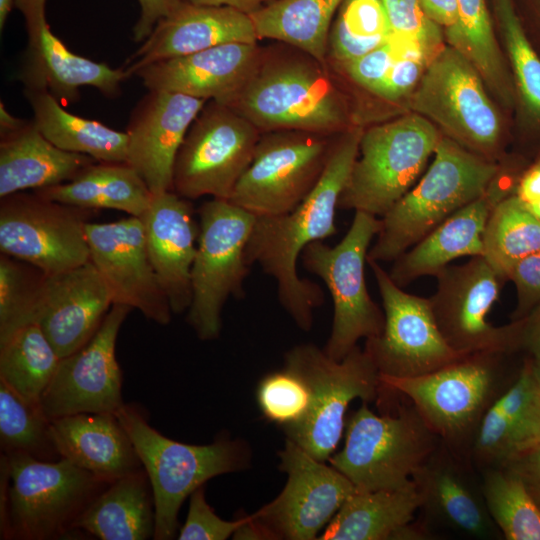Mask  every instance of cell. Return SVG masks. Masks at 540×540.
<instances>
[{
	"instance_id": "6da1fadb",
	"label": "cell",
	"mask_w": 540,
	"mask_h": 540,
	"mask_svg": "<svg viewBox=\"0 0 540 540\" xmlns=\"http://www.w3.org/2000/svg\"><path fill=\"white\" fill-rule=\"evenodd\" d=\"M364 128L351 126L333 139L320 179L292 211L256 217L245 251L247 264H258L277 283L280 304L296 325L309 331L313 311L324 302L315 282L301 278L297 261L311 243L337 232L335 214L347 184Z\"/></svg>"
},
{
	"instance_id": "7a4b0ae2",
	"label": "cell",
	"mask_w": 540,
	"mask_h": 540,
	"mask_svg": "<svg viewBox=\"0 0 540 540\" xmlns=\"http://www.w3.org/2000/svg\"><path fill=\"white\" fill-rule=\"evenodd\" d=\"M324 65L298 53L263 51L249 77L224 105L252 122L261 133L296 130L325 136L348 126L344 100Z\"/></svg>"
},
{
	"instance_id": "3957f363",
	"label": "cell",
	"mask_w": 540,
	"mask_h": 540,
	"mask_svg": "<svg viewBox=\"0 0 540 540\" xmlns=\"http://www.w3.org/2000/svg\"><path fill=\"white\" fill-rule=\"evenodd\" d=\"M111 481L69 460L0 457V538L54 540L75 533L81 513Z\"/></svg>"
},
{
	"instance_id": "277c9868",
	"label": "cell",
	"mask_w": 540,
	"mask_h": 540,
	"mask_svg": "<svg viewBox=\"0 0 540 540\" xmlns=\"http://www.w3.org/2000/svg\"><path fill=\"white\" fill-rule=\"evenodd\" d=\"M501 167L442 135L431 164L381 218L367 259L393 262L460 208L483 195Z\"/></svg>"
},
{
	"instance_id": "5b68a950",
	"label": "cell",
	"mask_w": 540,
	"mask_h": 540,
	"mask_svg": "<svg viewBox=\"0 0 540 540\" xmlns=\"http://www.w3.org/2000/svg\"><path fill=\"white\" fill-rule=\"evenodd\" d=\"M115 415L130 436L152 485L155 540L175 538L178 512L193 491L213 477L243 470L249 463L243 441L220 436L206 445L178 442L154 429L132 403H124Z\"/></svg>"
},
{
	"instance_id": "8992f818",
	"label": "cell",
	"mask_w": 540,
	"mask_h": 540,
	"mask_svg": "<svg viewBox=\"0 0 540 540\" xmlns=\"http://www.w3.org/2000/svg\"><path fill=\"white\" fill-rule=\"evenodd\" d=\"M505 355L470 354L416 377L380 375L381 385L410 399L441 442L467 458L484 414L518 376L507 375Z\"/></svg>"
},
{
	"instance_id": "52a82bcc",
	"label": "cell",
	"mask_w": 540,
	"mask_h": 540,
	"mask_svg": "<svg viewBox=\"0 0 540 540\" xmlns=\"http://www.w3.org/2000/svg\"><path fill=\"white\" fill-rule=\"evenodd\" d=\"M342 450L328 461L357 491L394 489L409 484L441 440L416 408L377 415L368 403L346 420Z\"/></svg>"
},
{
	"instance_id": "ba28073f",
	"label": "cell",
	"mask_w": 540,
	"mask_h": 540,
	"mask_svg": "<svg viewBox=\"0 0 540 540\" xmlns=\"http://www.w3.org/2000/svg\"><path fill=\"white\" fill-rule=\"evenodd\" d=\"M441 136L413 112L364 129L338 208L382 218L419 180Z\"/></svg>"
},
{
	"instance_id": "9c48e42d",
	"label": "cell",
	"mask_w": 540,
	"mask_h": 540,
	"mask_svg": "<svg viewBox=\"0 0 540 540\" xmlns=\"http://www.w3.org/2000/svg\"><path fill=\"white\" fill-rule=\"evenodd\" d=\"M287 367L304 378L312 402L307 416L283 429L290 439L319 461H327L345 430L346 410L360 399L375 401L382 389L380 373L370 355L359 346L343 359L330 358L313 344H301L285 354Z\"/></svg>"
},
{
	"instance_id": "30bf717a",
	"label": "cell",
	"mask_w": 540,
	"mask_h": 540,
	"mask_svg": "<svg viewBox=\"0 0 540 540\" xmlns=\"http://www.w3.org/2000/svg\"><path fill=\"white\" fill-rule=\"evenodd\" d=\"M408 104L442 135L496 162L502 137L499 112L478 70L456 48L444 45L433 57Z\"/></svg>"
},
{
	"instance_id": "8fae6325",
	"label": "cell",
	"mask_w": 540,
	"mask_h": 540,
	"mask_svg": "<svg viewBox=\"0 0 540 540\" xmlns=\"http://www.w3.org/2000/svg\"><path fill=\"white\" fill-rule=\"evenodd\" d=\"M381 218L355 211L351 226L335 246L323 241L309 244L301 254L303 266L326 284L333 301V321L324 352L343 359L360 339L378 336L384 311L371 298L365 280V263Z\"/></svg>"
},
{
	"instance_id": "7c38bea8",
	"label": "cell",
	"mask_w": 540,
	"mask_h": 540,
	"mask_svg": "<svg viewBox=\"0 0 540 540\" xmlns=\"http://www.w3.org/2000/svg\"><path fill=\"white\" fill-rule=\"evenodd\" d=\"M199 217L187 322L198 338L213 340L220 335L227 299L244 296L250 268L245 251L256 216L229 200L213 198L201 205Z\"/></svg>"
},
{
	"instance_id": "4fadbf2b",
	"label": "cell",
	"mask_w": 540,
	"mask_h": 540,
	"mask_svg": "<svg viewBox=\"0 0 540 540\" xmlns=\"http://www.w3.org/2000/svg\"><path fill=\"white\" fill-rule=\"evenodd\" d=\"M429 297L437 326L448 345L462 355L519 352L520 322L495 326L488 314L507 278L483 256L448 265L436 276Z\"/></svg>"
},
{
	"instance_id": "5bb4252c",
	"label": "cell",
	"mask_w": 540,
	"mask_h": 540,
	"mask_svg": "<svg viewBox=\"0 0 540 540\" xmlns=\"http://www.w3.org/2000/svg\"><path fill=\"white\" fill-rule=\"evenodd\" d=\"M329 137L296 130L261 133L228 200L256 217L292 211L320 179L333 141Z\"/></svg>"
},
{
	"instance_id": "9a60e30c",
	"label": "cell",
	"mask_w": 540,
	"mask_h": 540,
	"mask_svg": "<svg viewBox=\"0 0 540 540\" xmlns=\"http://www.w3.org/2000/svg\"><path fill=\"white\" fill-rule=\"evenodd\" d=\"M260 130L231 107L208 101L178 151L172 190L190 200H228L249 166Z\"/></svg>"
},
{
	"instance_id": "2e32d148",
	"label": "cell",
	"mask_w": 540,
	"mask_h": 540,
	"mask_svg": "<svg viewBox=\"0 0 540 540\" xmlns=\"http://www.w3.org/2000/svg\"><path fill=\"white\" fill-rule=\"evenodd\" d=\"M367 263L380 293L385 322L378 336L366 339L364 349L381 376L416 377L466 356L444 339L429 298L406 292L380 262L367 259Z\"/></svg>"
},
{
	"instance_id": "e0dca14e",
	"label": "cell",
	"mask_w": 540,
	"mask_h": 540,
	"mask_svg": "<svg viewBox=\"0 0 540 540\" xmlns=\"http://www.w3.org/2000/svg\"><path fill=\"white\" fill-rule=\"evenodd\" d=\"M83 209L18 192L1 198L0 251L45 274L63 272L90 261Z\"/></svg>"
},
{
	"instance_id": "ac0fdd59",
	"label": "cell",
	"mask_w": 540,
	"mask_h": 540,
	"mask_svg": "<svg viewBox=\"0 0 540 540\" xmlns=\"http://www.w3.org/2000/svg\"><path fill=\"white\" fill-rule=\"evenodd\" d=\"M279 457L280 469L287 474L285 487L251 516L269 540L317 539L356 488L340 471L290 439L286 438Z\"/></svg>"
},
{
	"instance_id": "d6986e66",
	"label": "cell",
	"mask_w": 540,
	"mask_h": 540,
	"mask_svg": "<svg viewBox=\"0 0 540 540\" xmlns=\"http://www.w3.org/2000/svg\"><path fill=\"white\" fill-rule=\"evenodd\" d=\"M131 310L128 306L113 304L92 339L74 353L60 358L40 399L50 419L78 413H115L124 404L116 341Z\"/></svg>"
},
{
	"instance_id": "ffe728a7",
	"label": "cell",
	"mask_w": 540,
	"mask_h": 540,
	"mask_svg": "<svg viewBox=\"0 0 540 540\" xmlns=\"http://www.w3.org/2000/svg\"><path fill=\"white\" fill-rule=\"evenodd\" d=\"M85 232L90 261L109 289L113 304L136 309L147 319L167 325L173 312L150 262L141 218L87 222Z\"/></svg>"
},
{
	"instance_id": "44dd1931",
	"label": "cell",
	"mask_w": 540,
	"mask_h": 540,
	"mask_svg": "<svg viewBox=\"0 0 540 540\" xmlns=\"http://www.w3.org/2000/svg\"><path fill=\"white\" fill-rule=\"evenodd\" d=\"M45 4L46 0L15 1L25 18L28 38L19 73L24 89L47 90L65 105L78 100L83 86L117 97L127 79L124 67L115 69L69 50L49 27Z\"/></svg>"
},
{
	"instance_id": "7402d4cb",
	"label": "cell",
	"mask_w": 540,
	"mask_h": 540,
	"mask_svg": "<svg viewBox=\"0 0 540 540\" xmlns=\"http://www.w3.org/2000/svg\"><path fill=\"white\" fill-rule=\"evenodd\" d=\"M473 469L467 458L441 442L414 473L427 530L432 524L469 538H501L488 512L481 478L476 480Z\"/></svg>"
},
{
	"instance_id": "603a6c76",
	"label": "cell",
	"mask_w": 540,
	"mask_h": 540,
	"mask_svg": "<svg viewBox=\"0 0 540 540\" xmlns=\"http://www.w3.org/2000/svg\"><path fill=\"white\" fill-rule=\"evenodd\" d=\"M207 102L182 93L148 90L133 108L125 131L126 162L152 194L172 190L178 151Z\"/></svg>"
},
{
	"instance_id": "cb8c5ba5",
	"label": "cell",
	"mask_w": 540,
	"mask_h": 540,
	"mask_svg": "<svg viewBox=\"0 0 540 540\" xmlns=\"http://www.w3.org/2000/svg\"><path fill=\"white\" fill-rule=\"evenodd\" d=\"M112 305L109 289L89 261L63 272L44 273L34 322L63 358L92 339Z\"/></svg>"
},
{
	"instance_id": "d4e9b609",
	"label": "cell",
	"mask_w": 540,
	"mask_h": 540,
	"mask_svg": "<svg viewBox=\"0 0 540 540\" xmlns=\"http://www.w3.org/2000/svg\"><path fill=\"white\" fill-rule=\"evenodd\" d=\"M193 212L188 199L168 190L153 194L140 217L150 262L173 314L188 311L192 300L191 271L200 231Z\"/></svg>"
},
{
	"instance_id": "484cf974",
	"label": "cell",
	"mask_w": 540,
	"mask_h": 540,
	"mask_svg": "<svg viewBox=\"0 0 540 540\" xmlns=\"http://www.w3.org/2000/svg\"><path fill=\"white\" fill-rule=\"evenodd\" d=\"M252 19L231 7L182 1L154 27L124 66L127 78L139 69L227 43H257Z\"/></svg>"
},
{
	"instance_id": "4316f807",
	"label": "cell",
	"mask_w": 540,
	"mask_h": 540,
	"mask_svg": "<svg viewBox=\"0 0 540 540\" xmlns=\"http://www.w3.org/2000/svg\"><path fill=\"white\" fill-rule=\"evenodd\" d=\"M260 54L257 43H227L151 63L133 76L148 90L227 104L249 77Z\"/></svg>"
},
{
	"instance_id": "83f0119b",
	"label": "cell",
	"mask_w": 540,
	"mask_h": 540,
	"mask_svg": "<svg viewBox=\"0 0 540 540\" xmlns=\"http://www.w3.org/2000/svg\"><path fill=\"white\" fill-rule=\"evenodd\" d=\"M500 173L483 195L457 210L393 261L388 273L397 285L403 288L420 277H435L458 258L483 255V235L490 215L502 199L513 194L499 186Z\"/></svg>"
},
{
	"instance_id": "f1b7e54d",
	"label": "cell",
	"mask_w": 540,
	"mask_h": 540,
	"mask_svg": "<svg viewBox=\"0 0 540 540\" xmlns=\"http://www.w3.org/2000/svg\"><path fill=\"white\" fill-rule=\"evenodd\" d=\"M540 442V391L528 360L484 414L467 454L478 470L503 467Z\"/></svg>"
},
{
	"instance_id": "f546056e",
	"label": "cell",
	"mask_w": 540,
	"mask_h": 540,
	"mask_svg": "<svg viewBox=\"0 0 540 540\" xmlns=\"http://www.w3.org/2000/svg\"><path fill=\"white\" fill-rule=\"evenodd\" d=\"M62 458L108 481L143 468L135 446L115 413H78L52 419Z\"/></svg>"
},
{
	"instance_id": "4dcf8cb0",
	"label": "cell",
	"mask_w": 540,
	"mask_h": 540,
	"mask_svg": "<svg viewBox=\"0 0 540 540\" xmlns=\"http://www.w3.org/2000/svg\"><path fill=\"white\" fill-rule=\"evenodd\" d=\"M421 496L412 480L394 489L355 491L341 506L317 539L411 540L427 536L413 523Z\"/></svg>"
},
{
	"instance_id": "1f68e13d",
	"label": "cell",
	"mask_w": 540,
	"mask_h": 540,
	"mask_svg": "<svg viewBox=\"0 0 540 540\" xmlns=\"http://www.w3.org/2000/svg\"><path fill=\"white\" fill-rule=\"evenodd\" d=\"M0 136V198L68 182L96 162L55 146L33 120Z\"/></svg>"
},
{
	"instance_id": "d6a6232c",
	"label": "cell",
	"mask_w": 540,
	"mask_h": 540,
	"mask_svg": "<svg viewBox=\"0 0 540 540\" xmlns=\"http://www.w3.org/2000/svg\"><path fill=\"white\" fill-rule=\"evenodd\" d=\"M101 540H146L154 537L155 499L144 468L111 481L73 525Z\"/></svg>"
},
{
	"instance_id": "836d02e7",
	"label": "cell",
	"mask_w": 540,
	"mask_h": 540,
	"mask_svg": "<svg viewBox=\"0 0 540 540\" xmlns=\"http://www.w3.org/2000/svg\"><path fill=\"white\" fill-rule=\"evenodd\" d=\"M44 198L83 209H114L141 217L153 194L127 162L91 164L74 179L34 190Z\"/></svg>"
},
{
	"instance_id": "e575fe53",
	"label": "cell",
	"mask_w": 540,
	"mask_h": 540,
	"mask_svg": "<svg viewBox=\"0 0 540 540\" xmlns=\"http://www.w3.org/2000/svg\"><path fill=\"white\" fill-rule=\"evenodd\" d=\"M24 94L36 127L58 148L87 155L98 162L127 161L126 132L70 113L47 90L24 89Z\"/></svg>"
},
{
	"instance_id": "d590c367",
	"label": "cell",
	"mask_w": 540,
	"mask_h": 540,
	"mask_svg": "<svg viewBox=\"0 0 540 540\" xmlns=\"http://www.w3.org/2000/svg\"><path fill=\"white\" fill-rule=\"evenodd\" d=\"M343 0H272L250 14L258 39L283 42L326 65L328 37Z\"/></svg>"
},
{
	"instance_id": "8d00e7d4",
	"label": "cell",
	"mask_w": 540,
	"mask_h": 540,
	"mask_svg": "<svg viewBox=\"0 0 540 540\" xmlns=\"http://www.w3.org/2000/svg\"><path fill=\"white\" fill-rule=\"evenodd\" d=\"M459 23L447 40L475 66L499 102L511 107L516 87L495 37L485 0H457Z\"/></svg>"
},
{
	"instance_id": "74e56055",
	"label": "cell",
	"mask_w": 540,
	"mask_h": 540,
	"mask_svg": "<svg viewBox=\"0 0 540 540\" xmlns=\"http://www.w3.org/2000/svg\"><path fill=\"white\" fill-rule=\"evenodd\" d=\"M60 357L37 323L0 340V380L23 397L40 402Z\"/></svg>"
},
{
	"instance_id": "f35d334b",
	"label": "cell",
	"mask_w": 540,
	"mask_h": 540,
	"mask_svg": "<svg viewBox=\"0 0 540 540\" xmlns=\"http://www.w3.org/2000/svg\"><path fill=\"white\" fill-rule=\"evenodd\" d=\"M1 453H22L42 461L62 457L52 433V419L40 402L29 400L0 380Z\"/></svg>"
},
{
	"instance_id": "ab89813d",
	"label": "cell",
	"mask_w": 540,
	"mask_h": 540,
	"mask_svg": "<svg viewBox=\"0 0 540 540\" xmlns=\"http://www.w3.org/2000/svg\"><path fill=\"white\" fill-rule=\"evenodd\" d=\"M538 250L540 220L514 193L508 195L496 205L487 222L483 256L507 278L515 263Z\"/></svg>"
},
{
	"instance_id": "60d3db41",
	"label": "cell",
	"mask_w": 540,
	"mask_h": 540,
	"mask_svg": "<svg viewBox=\"0 0 540 540\" xmlns=\"http://www.w3.org/2000/svg\"><path fill=\"white\" fill-rule=\"evenodd\" d=\"M488 512L506 540H540V507L504 467L478 471Z\"/></svg>"
},
{
	"instance_id": "b9f144b4",
	"label": "cell",
	"mask_w": 540,
	"mask_h": 540,
	"mask_svg": "<svg viewBox=\"0 0 540 540\" xmlns=\"http://www.w3.org/2000/svg\"><path fill=\"white\" fill-rule=\"evenodd\" d=\"M391 35L381 0H343L330 28L328 52L343 64L388 42Z\"/></svg>"
},
{
	"instance_id": "7bdbcfd3",
	"label": "cell",
	"mask_w": 540,
	"mask_h": 540,
	"mask_svg": "<svg viewBox=\"0 0 540 540\" xmlns=\"http://www.w3.org/2000/svg\"><path fill=\"white\" fill-rule=\"evenodd\" d=\"M494 8L517 92L527 113L540 120V57L525 34L512 0H494Z\"/></svg>"
},
{
	"instance_id": "ee69618b",
	"label": "cell",
	"mask_w": 540,
	"mask_h": 540,
	"mask_svg": "<svg viewBox=\"0 0 540 540\" xmlns=\"http://www.w3.org/2000/svg\"><path fill=\"white\" fill-rule=\"evenodd\" d=\"M44 272L21 260L0 255V340L34 322Z\"/></svg>"
},
{
	"instance_id": "f6af8a7d",
	"label": "cell",
	"mask_w": 540,
	"mask_h": 540,
	"mask_svg": "<svg viewBox=\"0 0 540 540\" xmlns=\"http://www.w3.org/2000/svg\"><path fill=\"white\" fill-rule=\"evenodd\" d=\"M256 398L263 416L283 429L300 423L307 416L312 402L307 382L287 367L263 377L257 387Z\"/></svg>"
},
{
	"instance_id": "bcb514c9",
	"label": "cell",
	"mask_w": 540,
	"mask_h": 540,
	"mask_svg": "<svg viewBox=\"0 0 540 540\" xmlns=\"http://www.w3.org/2000/svg\"><path fill=\"white\" fill-rule=\"evenodd\" d=\"M392 36L415 42L433 58L443 47V30L424 12L419 0H381Z\"/></svg>"
},
{
	"instance_id": "7dc6e473",
	"label": "cell",
	"mask_w": 540,
	"mask_h": 540,
	"mask_svg": "<svg viewBox=\"0 0 540 540\" xmlns=\"http://www.w3.org/2000/svg\"><path fill=\"white\" fill-rule=\"evenodd\" d=\"M189 497V509L177 537L179 540H225L232 537L247 518L227 521L217 516L206 500L204 486Z\"/></svg>"
},
{
	"instance_id": "c3c4849f",
	"label": "cell",
	"mask_w": 540,
	"mask_h": 540,
	"mask_svg": "<svg viewBox=\"0 0 540 540\" xmlns=\"http://www.w3.org/2000/svg\"><path fill=\"white\" fill-rule=\"evenodd\" d=\"M506 276L516 289L517 304L511 321H517L540 305V250L515 263Z\"/></svg>"
},
{
	"instance_id": "681fc988",
	"label": "cell",
	"mask_w": 540,
	"mask_h": 540,
	"mask_svg": "<svg viewBox=\"0 0 540 540\" xmlns=\"http://www.w3.org/2000/svg\"><path fill=\"white\" fill-rule=\"evenodd\" d=\"M395 59L396 54L389 39L388 42L369 53L340 66L355 84L374 94L384 81Z\"/></svg>"
},
{
	"instance_id": "f907efd6",
	"label": "cell",
	"mask_w": 540,
	"mask_h": 540,
	"mask_svg": "<svg viewBox=\"0 0 540 540\" xmlns=\"http://www.w3.org/2000/svg\"><path fill=\"white\" fill-rule=\"evenodd\" d=\"M427 65L421 60L396 55L387 76L373 95L386 101L409 98L421 80Z\"/></svg>"
},
{
	"instance_id": "816d5d0a",
	"label": "cell",
	"mask_w": 540,
	"mask_h": 540,
	"mask_svg": "<svg viewBox=\"0 0 540 540\" xmlns=\"http://www.w3.org/2000/svg\"><path fill=\"white\" fill-rule=\"evenodd\" d=\"M503 467L523 482L540 507V442L511 459Z\"/></svg>"
},
{
	"instance_id": "f5cc1de1",
	"label": "cell",
	"mask_w": 540,
	"mask_h": 540,
	"mask_svg": "<svg viewBox=\"0 0 540 540\" xmlns=\"http://www.w3.org/2000/svg\"><path fill=\"white\" fill-rule=\"evenodd\" d=\"M184 0H138L140 15L133 27L135 42L145 41L156 24Z\"/></svg>"
},
{
	"instance_id": "db71d44e",
	"label": "cell",
	"mask_w": 540,
	"mask_h": 540,
	"mask_svg": "<svg viewBox=\"0 0 540 540\" xmlns=\"http://www.w3.org/2000/svg\"><path fill=\"white\" fill-rule=\"evenodd\" d=\"M426 15L436 23L448 40L456 31L459 23L457 0H419Z\"/></svg>"
},
{
	"instance_id": "11a10c76",
	"label": "cell",
	"mask_w": 540,
	"mask_h": 540,
	"mask_svg": "<svg viewBox=\"0 0 540 540\" xmlns=\"http://www.w3.org/2000/svg\"><path fill=\"white\" fill-rule=\"evenodd\" d=\"M519 351H540V305L519 320Z\"/></svg>"
},
{
	"instance_id": "9f6ffc18",
	"label": "cell",
	"mask_w": 540,
	"mask_h": 540,
	"mask_svg": "<svg viewBox=\"0 0 540 540\" xmlns=\"http://www.w3.org/2000/svg\"><path fill=\"white\" fill-rule=\"evenodd\" d=\"M514 195L525 205L540 200V159L520 177L515 186Z\"/></svg>"
},
{
	"instance_id": "6f0895ef",
	"label": "cell",
	"mask_w": 540,
	"mask_h": 540,
	"mask_svg": "<svg viewBox=\"0 0 540 540\" xmlns=\"http://www.w3.org/2000/svg\"><path fill=\"white\" fill-rule=\"evenodd\" d=\"M186 2L215 7H231L242 11L248 15L260 9L266 3L272 0H184Z\"/></svg>"
},
{
	"instance_id": "680465c9",
	"label": "cell",
	"mask_w": 540,
	"mask_h": 540,
	"mask_svg": "<svg viewBox=\"0 0 540 540\" xmlns=\"http://www.w3.org/2000/svg\"><path fill=\"white\" fill-rule=\"evenodd\" d=\"M26 120L13 116L5 107L4 103L0 102V135L6 134L20 128Z\"/></svg>"
},
{
	"instance_id": "91938a15",
	"label": "cell",
	"mask_w": 540,
	"mask_h": 540,
	"mask_svg": "<svg viewBox=\"0 0 540 540\" xmlns=\"http://www.w3.org/2000/svg\"><path fill=\"white\" fill-rule=\"evenodd\" d=\"M527 360L533 379L540 391V351L530 354Z\"/></svg>"
},
{
	"instance_id": "94428289",
	"label": "cell",
	"mask_w": 540,
	"mask_h": 540,
	"mask_svg": "<svg viewBox=\"0 0 540 540\" xmlns=\"http://www.w3.org/2000/svg\"><path fill=\"white\" fill-rule=\"evenodd\" d=\"M16 0H0V30L5 27L9 13L13 6H15Z\"/></svg>"
},
{
	"instance_id": "6125c7cd",
	"label": "cell",
	"mask_w": 540,
	"mask_h": 540,
	"mask_svg": "<svg viewBox=\"0 0 540 540\" xmlns=\"http://www.w3.org/2000/svg\"><path fill=\"white\" fill-rule=\"evenodd\" d=\"M524 204V203H523ZM525 205V204H524ZM528 210L536 217L540 220V200L535 202V203H532V204H529V205H525Z\"/></svg>"
}]
</instances>
